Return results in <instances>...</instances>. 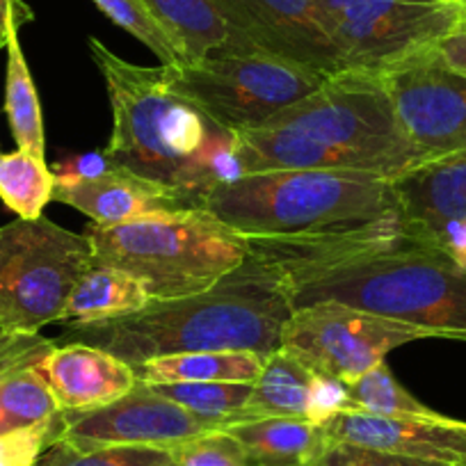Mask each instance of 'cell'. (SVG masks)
Segmentation results:
<instances>
[{
    "label": "cell",
    "instance_id": "obj_1",
    "mask_svg": "<svg viewBox=\"0 0 466 466\" xmlns=\"http://www.w3.org/2000/svg\"><path fill=\"white\" fill-rule=\"evenodd\" d=\"M248 240L249 254L279 272L293 309L339 302L466 343V263L419 243L407 227Z\"/></svg>",
    "mask_w": 466,
    "mask_h": 466
},
{
    "label": "cell",
    "instance_id": "obj_2",
    "mask_svg": "<svg viewBox=\"0 0 466 466\" xmlns=\"http://www.w3.org/2000/svg\"><path fill=\"white\" fill-rule=\"evenodd\" d=\"M290 316L293 304L281 275L249 254L243 266L201 293L149 299L127 316L65 325V334L53 343L92 345L133 369L187 352L248 350L268 357L281 348Z\"/></svg>",
    "mask_w": 466,
    "mask_h": 466
},
{
    "label": "cell",
    "instance_id": "obj_3",
    "mask_svg": "<svg viewBox=\"0 0 466 466\" xmlns=\"http://www.w3.org/2000/svg\"><path fill=\"white\" fill-rule=\"evenodd\" d=\"M89 56L106 80L112 106L110 163L181 192L201 208L206 195L238 178L233 136L172 87L169 66L127 62L96 37Z\"/></svg>",
    "mask_w": 466,
    "mask_h": 466
},
{
    "label": "cell",
    "instance_id": "obj_4",
    "mask_svg": "<svg viewBox=\"0 0 466 466\" xmlns=\"http://www.w3.org/2000/svg\"><path fill=\"white\" fill-rule=\"evenodd\" d=\"M201 210L245 238H339L407 227L393 181L352 169L238 177L210 190Z\"/></svg>",
    "mask_w": 466,
    "mask_h": 466
},
{
    "label": "cell",
    "instance_id": "obj_5",
    "mask_svg": "<svg viewBox=\"0 0 466 466\" xmlns=\"http://www.w3.org/2000/svg\"><path fill=\"white\" fill-rule=\"evenodd\" d=\"M94 263L142 281L151 299L201 293L243 266L249 240L206 210L156 215L116 227L85 228Z\"/></svg>",
    "mask_w": 466,
    "mask_h": 466
},
{
    "label": "cell",
    "instance_id": "obj_6",
    "mask_svg": "<svg viewBox=\"0 0 466 466\" xmlns=\"http://www.w3.org/2000/svg\"><path fill=\"white\" fill-rule=\"evenodd\" d=\"M266 127L325 142L389 181L420 165L382 76L355 71L327 76L316 92L281 110Z\"/></svg>",
    "mask_w": 466,
    "mask_h": 466
},
{
    "label": "cell",
    "instance_id": "obj_7",
    "mask_svg": "<svg viewBox=\"0 0 466 466\" xmlns=\"http://www.w3.org/2000/svg\"><path fill=\"white\" fill-rule=\"evenodd\" d=\"M172 87L227 133L252 131L316 92L327 76L249 48L222 46L187 65L169 66Z\"/></svg>",
    "mask_w": 466,
    "mask_h": 466
},
{
    "label": "cell",
    "instance_id": "obj_8",
    "mask_svg": "<svg viewBox=\"0 0 466 466\" xmlns=\"http://www.w3.org/2000/svg\"><path fill=\"white\" fill-rule=\"evenodd\" d=\"M94 266L85 233H74L48 218L0 227V327L39 334L60 322L80 277Z\"/></svg>",
    "mask_w": 466,
    "mask_h": 466
},
{
    "label": "cell",
    "instance_id": "obj_9",
    "mask_svg": "<svg viewBox=\"0 0 466 466\" xmlns=\"http://www.w3.org/2000/svg\"><path fill=\"white\" fill-rule=\"evenodd\" d=\"M340 71L384 76L460 25L441 0H320Z\"/></svg>",
    "mask_w": 466,
    "mask_h": 466
},
{
    "label": "cell",
    "instance_id": "obj_10",
    "mask_svg": "<svg viewBox=\"0 0 466 466\" xmlns=\"http://www.w3.org/2000/svg\"><path fill=\"white\" fill-rule=\"evenodd\" d=\"M432 339L419 327L402 325L339 302L293 309L281 348L316 375L355 382L382 364L391 350L411 340Z\"/></svg>",
    "mask_w": 466,
    "mask_h": 466
},
{
    "label": "cell",
    "instance_id": "obj_11",
    "mask_svg": "<svg viewBox=\"0 0 466 466\" xmlns=\"http://www.w3.org/2000/svg\"><path fill=\"white\" fill-rule=\"evenodd\" d=\"M398 119L420 165L466 151V76L451 69L432 48L382 76Z\"/></svg>",
    "mask_w": 466,
    "mask_h": 466
},
{
    "label": "cell",
    "instance_id": "obj_12",
    "mask_svg": "<svg viewBox=\"0 0 466 466\" xmlns=\"http://www.w3.org/2000/svg\"><path fill=\"white\" fill-rule=\"evenodd\" d=\"M227 24V46L263 51L322 76L339 74L320 0H213Z\"/></svg>",
    "mask_w": 466,
    "mask_h": 466
},
{
    "label": "cell",
    "instance_id": "obj_13",
    "mask_svg": "<svg viewBox=\"0 0 466 466\" xmlns=\"http://www.w3.org/2000/svg\"><path fill=\"white\" fill-rule=\"evenodd\" d=\"M218 425L183 410L137 380L127 396L96 410L65 411L60 441L74 448L158 446L172 448Z\"/></svg>",
    "mask_w": 466,
    "mask_h": 466
},
{
    "label": "cell",
    "instance_id": "obj_14",
    "mask_svg": "<svg viewBox=\"0 0 466 466\" xmlns=\"http://www.w3.org/2000/svg\"><path fill=\"white\" fill-rule=\"evenodd\" d=\"M322 428L329 441L446 466H466V423L451 416H380L355 410L331 416Z\"/></svg>",
    "mask_w": 466,
    "mask_h": 466
},
{
    "label": "cell",
    "instance_id": "obj_15",
    "mask_svg": "<svg viewBox=\"0 0 466 466\" xmlns=\"http://www.w3.org/2000/svg\"><path fill=\"white\" fill-rule=\"evenodd\" d=\"M53 201L80 210L98 227H116L136 219L197 208L181 192L137 177L131 169L115 163L96 177L56 181Z\"/></svg>",
    "mask_w": 466,
    "mask_h": 466
},
{
    "label": "cell",
    "instance_id": "obj_16",
    "mask_svg": "<svg viewBox=\"0 0 466 466\" xmlns=\"http://www.w3.org/2000/svg\"><path fill=\"white\" fill-rule=\"evenodd\" d=\"M62 411L96 410L136 387L133 366L106 350L85 343H60L37 366Z\"/></svg>",
    "mask_w": 466,
    "mask_h": 466
},
{
    "label": "cell",
    "instance_id": "obj_17",
    "mask_svg": "<svg viewBox=\"0 0 466 466\" xmlns=\"http://www.w3.org/2000/svg\"><path fill=\"white\" fill-rule=\"evenodd\" d=\"M393 190L411 238L430 245L446 224L466 222V151L410 169Z\"/></svg>",
    "mask_w": 466,
    "mask_h": 466
},
{
    "label": "cell",
    "instance_id": "obj_18",
    "mask_svg": "<svg viewBox=\"0 0 466 466\" xmlns=\"http://www.w3.org/2000/svg\"><path fill=\"white\" fill-rule=\"evenodd\" d=\"M224 430L238 439L249 466H311L329 446L322 425L295 416L243 420Z\"/></svg>",
    "mask_w": 466,
    "mask_h": 466
},
{
    "label": "cell",
    "instance_id": "obj_19",
    "mask_svg": "<svg viewBox=\"0 0 466 466\" xmlns=\"http://www.w3.org/2000/svg\"><path fill=\"white\" fill-rule=\"evenodd\" d=\"M266 357L248 350L187 352L149 360L136 366V378L145 384L172 382H236L254 384L261 375Z\"/></svg>",
    "mask_w": 466,
    "mask_h": 466
},
{
    "label": "cell",
    "instance_id": "obj_20",
    "mask_svg": "<svg viewBox=\"0 0 466 466\" xmlns=\"http://www.w3.org/2000/svg\"><path fill=\"white\" fill-rule=\"evenodd\" d=\"M149 299L142 281H137L133 275L94 263L76 284L60 322L85 325V322L127 316L145 307Z\"/></svg>",
    "mask_w": 466,
    "mask_h": 466
},
{
    "label": "cell",
    "instance_id": "obj_21",
    "mask_svg": "<svg viewBox=\"0 0 466 466\" xmlns=\"http://www.w3.org/2000/svg\"><path fill=\"white\" fill-rule=\"evenodd\" d=\"M316 373L304 366L298 357L279 348L263 360L261 375L252 384L238 423L268 416H295L307 419L309 393Z\"/></svg>",
    "mask_w": 466,
    "mask_h": 466
},
{
    "label": "cell",
    "instance_id": "obj_22",
    "mask_svg": "<svg viewBox=\"0 0 466 466\" xmlns=\"http://www.w3.org/2000/svg\"><path fill=\"white\" fill-rule=\"evenodd\" d=\"M156 19L181 51L183 60L197 62L231 42L227 24L213 0H145Z\"/></svg>",
    "mask_w": 466,
    "mask_h": 466
},
{
    "label": "cell",
    "instance_id": "obj_23",
    "mask_svg": "<svg viewBox=\"0 0 466 466\" xmlns=\"http://www.w3.org/2000/svg\"><path fill=\"white\" fill-rule=\"evenodd\" d=\"M7 78H5V112L10 119L12 136L19 149L44 158L46 136H44V115L39 103L33 74L25 62L19 42V30L7 37Z\"/></svg>",
    "mask_w": 466,
    "mask_h": 466
},
{
    "label": "cell",
    "instance_id": "obj_24",
    "mask_svg": "<svg viewBox=\"0 0 466 466\" xmlns=\"http://www.w3.org/2000/svg\"><path fill=\"white\" fill-rule=\"evenodd\" d=\"M56 192V174L46 158L16 149L12 154L0 151V199L21 219L42 218Z\"/></svg>",
    "mask_w": 466,
    "mask_h": 466
},
{
    "label": "cell",
    "instance_id": "obj_25",
    "mask_svg": "<svg viewBox=\"0 0 466 466\" xmlns=\"http://www.w3.org/2000/svg\"><path fill=\"white\" fill-rule=\"evenodd\" d=\"M149 387L218 428L238 423L252 393V384L236 382H172L149 384Z\"/></svg>",
    "mask_w": 466,
    "mask_h": 466
},
{
    "label": "cell",
    "instance_id": "obj_26",
    "mask_svg": "<svg viewBox=\"0 0 466 466\" xmlns=\"http://www.w3.org/2000/svg\"><path fill=\"white\" fill-rule=\"evenodd\" d=\"M350 396L357 410L370 411L380 416H437L439 411L430 410L420 400H416L405 387L396 380L387 361L378 364L348 384Z\"/></svg>",
    "mask_w": 466,
    "mask_h": 466
},
{
    "label": "cell",
    "instance_id": "obj_27",
    "mask_svg": "<svg viewBox=\"0 0 466 466\" xmlns=\"http://www.w3.org/2000/svg\"><path fill=\"white\" fill-rule=\"evenodd\" d=\"M37 366L19 370L0 384V407L5 411L10 430L42 423L62 411Z\"/></svg>",
    "mask_w": 466,
    "mask_h": 466
},
{
    "label": "cell",
    "instance_id": "obj_28",
    "mask_svg": "<svg viewBox=\"0 0 466 466\" xmlns=\"http://www.w3.org/2000/svg\"><path fill=\"white\" fill-rule=\"evenodd\" d=\"M94 5L107 16L115 25L131 33L137 42L145 44L151 53L165 66L186 65L181 51L169 37L167 30L163 28L154 12L149 10L145 0H92Z\"/></svg>",
    "mask_w": 466,
    "mask_h": 466
},
{
    "label": "cell",
    "instance_id": "obj_29",
    "mask_svg": "<svg viewBox=\"0 0 466 466\" xmlns=\"http://www.w3.org/2000/svg\"><path fill=\"white\" fill-rule=\"evenodd\" d=\"M172 451L158 446H98L74 448L57 441L44 452L35 466H167Z\"/></svg>",
    "mask_w": 466,
    "mask_h": 466
},
{
    "label": "cell",
    "instance_id": "obj_30",
    "mask_svg": "<svg viewBox=\"0 0 466 466\" xmlns=\"http://www.w3.org/2000/svg\"><path fill=\"white\" fill-rule=\"evenodd\" d=\"M65 411L42 420L0 434V466H35L39 457L62 439Z\"/></svg>",
    "mask_w": 466,
    "mask_h": 466
},
{
    "label": "cell",
    "instance_id": "obj_31",
    "mask_svg": "<svg viewBox=\"0 0 466 466\" xmlns=\"http://www.w3.org/2000/svg\"><path fill=\"white\" fill-rule=\"evenodd\" d=\"M177 466H249L248 452L240 441L224 428L186 439L169 448Z\"/></svg>",
    "mask_w": 466,
    "mask_h": 466
},
{
    "label": "cell",
    "instance_id": "obj_32",
    "mask_svg": "<svg viewBox=\"0 0 466 466\" xmlns=\"http://www.w3.org/2000/svg\"><path fill=\"white\" fill-rule=\"evenodd\" d=\"M53 340L39 334H0V384L19 370L42 364L44 357L53 350Z\"/></svg>",
    "mask_w": 466,
    "mask_h": 466
},
{
    "label": "cell",
    "instance_id": "obj_33",
    "mask_svg": "<svg viewBox=\"0 0 466 466\" xmlns=\"http://www.w3.org/2000/svg\"><path fill=\"white\" fill-rule=\"evenodd\" d=\"M311 466H446L439 461L414 460V457L391 455V452L373 451V448L355 446V443L329 441L322 455Z\"/></svg>",
    "mask_w": 466,
    "mask_h": 466
},
{
    "label": "cell",
    "instance_id": "obj_34",
    "mask_svg": "<svg viewBox=\"0 0 466 466\" xmlns=\"http://www.w3.org/2000/svg\"><path fill=\"white\" fill-rule=\"evenodd\" d=\"M355 402L350 396L348 382L340 380L327 378V375H316L311 384V393H309L307 405V419L311 423H327L331 416L343 414V411H355Z\"/></svg>",
    "mask_w": 466,
    "mask_h": 466
},
{
    "label": "cell",
    "instance_id": "obj_35",
    "mask_svg": "<svg viewBox=\"0 0 466 466\" xmlns=\"http://www.w3.org/2000/svg\"><path fill=\"white\" fill-rule=\"evenodd\" d=\"M432 51L437 53V57L443 65H448L451 69L466 76V25L460 24L452 33H448L446 37L439 39L432 46Z\"/></svg>",
    "mask_w": 466,
    "mask_h": 466
},
{
    "label": "cell",
    "instance_id": "obj_36",
    "mask_svg": "<svg viewBox=\"0 0 466 466\" xmlns=\"http://www.w3.org/2000/svg\"><path fill=\"white\" fill-rule=\"evenodd\" d=\"M35 12L24 0H0V48L7 46V37L12 30H21V25L30 24Z\"/></svg>",
    "mask_w": 466,
    "mask_h": 466
},
{
    "label": "cell",
    "instance_id": "obj_37",
    "mask_svg": "<svg viewBox=\"0 0 466 466\" xmlns=\"http://www.w3.org/2000/svg\"><path fill=\"white\" fill-rule=\"evenodd\" d=\"M10 430V425H7V419H5V411H3V407H0V434L7 432Z\"/></svg>",
    "mask_w": 466,
    "mask_h": 466
},
{
    "label": "cell",
    "instance_id": "obj_38",
    "mask_svg": "<svg viewBox=\"0 0 466 466\" xmlns=\"http://www.w3.org/2000/svg\"><path fill=\"white\" fill-rule=\"evenodd\" d=\"M441 3H446V5H457V7L466 5V0H441Z\"/></svg>",
    "mask_w": 466,
    "mask_h": 466
},
{
    "label": "cell",
    "instance_id": "obj_39",
    "mask_svg": "<svg viewBox=\"0 0 466 466\" xmlns=\"http://www.w3.org/2000/svg\"><path fill=\"white\" fill-rule=\"evenodd\" d=\"M460 24H461V25H466V5L461 7V21H460Z\"/></svg>",
    "mask_w": 466,
    "mask_h": 466
},
{
    "label": "cell",
    "instance_id": "obj_40",
    "mask_svg": "<svg viewBox=\"0 0 466 466\" xmlns=\"http://www.w3.org/2000/svg\"><path fill=\"white\" fill-rule=\"evenodd\" d=\"M167 466H177V464H174V461H172V464H167Z\"/></svg>",
    "mask_w": 466,
    "mask_h": 466
},
{
    "label": "cell",
    "instance_id": "obj_41",
    "mask_svg": "<svg viewBox=\"0 0 466 466\" xmlns=\"http://www.w3.org/2000/svg\"><path fill=\"white\" fill-rule=\"evenodd\" d=\"M0 334H3V327H0Z\"/></svg>",
    "mask_w": 466,
    "mask_h": 466
}]
</instances>
